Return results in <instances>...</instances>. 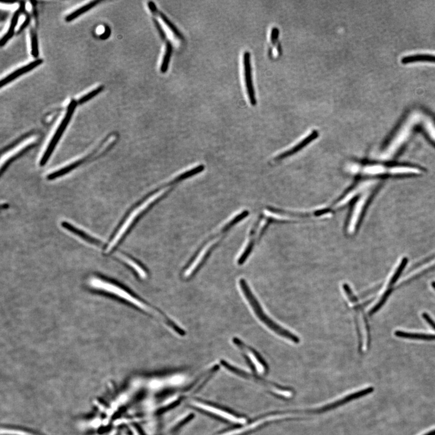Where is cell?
Instances as JSON below:
<instances>
[{
  "label": "cell",
  "instance_id": "9",
  "mask_svg": "<svg viewBox=\"0 0 435 435\" xmlns=\"http://www.w3.org/2000/svg\"><path fill=\"white\" fill-rule=\"evenodd\" d=\"M244 71H245V79L247 92L252 105H257L255 92L252 79V69L251 61V54L249 52H245L243 57Z\"/></svg>",
  "mask_w": 435,
  "mask_h": 435
},
{
  "label": "cell",
  "instance_id": "19",
  "mask_svg": "<svg viewBox=\"0 0 435 435\" xmlns=\"http://www.w3.org/2000/svg\"><path fill=\"white\" fill-rule=\"evenodd\" d=\"M388 167L382 165V164H371L364 166L362 169V172L364 174L371 175H383L387 173Z\"/></svg>",
  "mask_w": 435,
  "mask_h": 435
},
{
  "label": "cell",
  "instance_id": "23",
  "mask_svg": "<svg viewBox=\"0 0 435 435\" xmlns=\"http://www.w3.org/2000/svg\"><path fill=\"white\" fill-rule=\"evenodd\" d=\"M104 86H100L97 89L92 91L89 93L87 94L86 95L82 97L81 99H79L78 101V104L79 105H82L84 104V103L87 102L90 100L95 98V97L97 95H98L100 93H101L103 90H104Z\"/></svg>",
  "mask_w": 435,
  "mask_h": 435
},
{
  "label": "cell",
  "instance_id": "24",
  "mask_svg": "<svg viewBox=\"0 0 435 435\" xmlns=\"http://www.w3.org/2000/svg\"><path fill=\"white\" fill-rule=\"evenodd\" d=\"M32 55L35 58H38L39 55L38 51V39L36 33L32 29L31 31Z\"/></svg>",
  "mask_w": 435,
  "mask_h": 435
},
{
  "label": "cell",
  "instance_id": "2",
  "mask_svg": "<svg viewBox=\"0 0 435 435\" xmlns=\"http://www.w3.org/2000/svg\"><path fill=\"white\" fill-rule=\"evenodd\" d=\"M89 287L93 290L101 291V292L110 294L116 298L127 302L134 307L146 313L148 315L156 319L158 321L163 323L170 330L174 332L179 336H184L186 331L173 321L172 319L167 316L165 313L158 308L152 306L151 304L143 301V299L134 295L125 288L119 286L105 279L99 277H91L88 280Z\"/></svg>",
  "mask_w": 435,
  "mask_h": 435
},
{
  "label": "cell",
  "instance_id": "20",
  "mask_svg": "<svg viewBox=\"0 0 435 435\" xmlns=\"http://www.w3.org/2000/svg\"><path fill=\"white\" fill-rule=\"evenodd\" d=\"M172 46L171 43L167 42L166 47L165 54H164L162 64L161 66V72L166 73L168 69L169 64L172 54Z\"/></svg>",
  "mask_w": 435,
  "mask_h": 435
},
{
  "label": "cell",
  "instance_id": "12",
  "mask_svg": "<svg viewBox=\"0 0 435 435\" xmlns=\"http://www.w3.org/2000/svg\"><path fill=\"white\" fill-rule=\"evenodd\" d=\"M43 63V61L39 59V60H37L32 62L31 63L26 65V66L22 67V68L16 70V71L12 73L11 74L9 75L7 77L2 79L1 82H0V87L3 88L5 86V85L11 83V82L15 80V79H16L20 77V76L31 71V70L36 68L37 67L39 66L40 65L42 64Z\"/></svg>",
  "mask_w": 435,
  "mask_h": 435
},
{
  "label": "cell",
  "instance_id": "15",
  "mask_svg": "<svg viewBox=\"0 0 435 435\" xmlns=\"http://www.w3.org/2000/svg\"><path fill=\"white\" fill-rule=\"evenodd\" d=\"M396 337L403 338L405 339L432 341L435 340V335L423 333H408L402 331L395 332Z\"/></svg>",
  "mask_w": 435,
  "mask_h": 435
},
{
  "label": "cell",
  "instance_id": "10",
  "mask_svg": "<svg viewBox=\"0 0 435 435\" xmlns=\"http://www.w3.org/2000/svg\"><path fill=\"white\" fill-rule=\"evenodd\" d=\"M233 343L241 351L245 353L246 356L248 357L249 361L253 364V366L255 367L256 370L259 373L262 374V373L265 371V366H264L262 361L259 358L257 352H256L251 347L245 345V343L242 340L238 339V338H234Z\"/></svg>",
  "mask_w": 435,
  "mask_h": 435
},
{
  "label": "cell",
  "instance_id": "29",
  "mask_svg": "<svg viewBox=\"0 0 435 435\" xmlns=\"http://www.w3.org/2000/svg\"><path fill=\"white\" fill-rule=\"evenodd\" d=\"M423 435H435V429L434 430L428 431V433Z\"/></svg>",
  "mask_w": 435,
  "mask_h": 435
},
{
  "label": "cell",
  "instance_id": "8",
  "mask_svg": "<svg viewBox=\"0 0 435 435\" xmlns=\"http://www.w3.org/2000/svg\"><path fill=\"white\" fill-rule=\"evenodd\" d=\"M190 404L193 406L199 408V409L207 411V412L213 414V415L220 417V418L228 420L229 421L236 423V424H245L246 420L243 418H239V417L235 416L232 414L228 412L225 410L220 409L219 408L211 406L210 405L202 403V402L192 401Z\"/></svg>",
  "mask_w": 435,
  "mask_h": 435
},
{
  "label": "cell",
  "instance_id": "1",
  "mask_svg": "<svg viewBox=\"0 0 435 435\" xmlns=\"http://www.w3.org/2000/svg\"><path fill=\"white\" fill-rule=\"evenodd\" d=\"M188 178L186 172H182L172 180L167 182L141 199L131 208L120 223L110 243L106 247L105 253L109 254L118 246L145 214L171 192L173 187Z\"/></svg>",
  "mask_w": 435,
  "mask_h": 435
},
{
  "label": "cell",
  "instance_id": "26",
  "mask_svg": "<svg viewBox=\"0 0 435 435\" xmlns=\"http://www.w3.org/2000/svg\"><path fill=\"white\" fill-rule=\"evenodd\" d=\"M423 318L424 319L426 322H427L429 325H430L432 328L434 329L435 330V322L433 319H431V317L428 315L427 313H424L422 314Z\"/></svg>",
  "mask_w": 435,
  "mask_h": 435
},
{
  "label": "cell",
  "instance_id": "14",
  "mask_svg": "<svg viewBox=\"0 0 435 435\" xmlns=\"http://www.w3.org/2000/svg\"><path fill=\"white\" fill-rule=\"evenodd\" d=\"M117 258L122 260L126 265L130 267L140 279H145L148 277V272H147L145 267L141 265L140 263L137 262L136 261L133 260V259L122 254H119L117 256Z\"/></svg>",
  "mask_w": 435,
  "mask_h": 435
},
{
  "label": "cell",
  "instance_id": "16",
  "mask_svg": "<svg viewBox=\"0 0 435 435\" xmlns=\"http://www.w3.org/2000/svg\"><path fill=\"white\" fill-rule=\"evenodd\" d=\"M387 173L390 175L419 174L421 170L412 166H395L388 167Z\"/></svg>",
  "mask_w": 435,
  "mask_h": 435
},
{
  "label": "cell",
  "instance_id": "6",
  "mask_svg": "<svg viewBox=\"0 0 435 435\" xmlns=\"http://www.w3.org/2000/svg\"><path fill=\"white\" fill-rule=\"evenodd\" d=\"M35 136L34 133H30L21 137V139L14 145L9 147L6 149L4 153L2 154L1 161V171L4 172L7 167L10 165L11 162L20 157V155L24 154L28 150L30 149L35 144V141H31V138Z\"/></svg>",
  "mask_w": 435,
  "mask_h": 435
},
{
  "label": "cell",
  "instance_id": "17",
  "mask_svg": "<svg viewBox=\"0 0 435 435\" xmlns=\"http://www.w3.org/2000/svg\"><path fill=\"white\" fill-rule=\"evenodd\" d=\"M402 63L409 64L417 62H428L435 63V56L430 55H415L408 56L402 59Z\"/></svg>",
  "mask_w": 435,
  "mask_h": 435
},
{
  "label": "cell",
  "instance_id": "28",
  "mask_svg": "<svg viewBox=\"0 0 435 435\" xmlns=\"http://www.w3.org/2000/svg\"><path fill=\"white\" fill-rule=\"evenodd\" d=\"M30 22H31L30 17H28L27 18H26V19L25 21V22L23 23V25L22 26H21V27L20 28L19 31H18V34H20V33H21V32H22L23 31H24L25 29L28 27V25H29V23H30Z\"/></svg>",
  "mask_w": 435,
  "mask_h": 435
},
{
  "label": "cell",
  "instance_id": "18",
  "mask_svg": "<svg viewBox=\"0 0 435 435\" xmlns=\"http://www.w3.org/2000/svg\"><path fill=\"white\" fill-rule=\"evenodd\" d=\"M100 3H101V2L100 1H93L89 3V4L85 5V6H84V7L78 9V10H76L72 14L69 15L68 16L66 17V22H72V21L76 19V18L81 16L82 14L87 13V12L89 11L91 9L95 7L96 6L98 5L99 4H100Z\"/></svg>",
  "mask_w": 435,
  "mask_h": 435
},
{
  "label": "cell",
  "instance_id": "11",
  "mask_svg": "<svg viewBox=\"0 0 435 435\" xmlns=\"http://www.w3.org/2000/svg\"><path fill=\"white\" fill-rule=\"evenodd\" d=\"M318 137V131L314 130L310 134H308L306 137L303 139L301 142L297 143L296 145L278 155L277 156L275 157L274 160L275 161H280L283 160L285 158L291 156V155L299 151L300 150L305 148L308 144L312 142L314 140L316 139Z\"/></svg>",
  "mask_w": 435,
  "mask_h": 435
},
{
  "label": "cell",
  "instance_id": "22",
  "mask_svg": "<svg viewBox=\"0 0 435 435\" xmlns=\"http://www.w3.org/2000/svg\"><path fill=\"white\" fill-rule=\"evenodd\" d=\"M408 263V259L407 258H404L402 259L401 262L399 264V265L396 269L394 274H393L392 278L390 279L389 282V287H392L393 284L395 283L396 281H398V279L401 275L402 272L405 269V266H407Z\"/></svg>",
  "mask_w": 435,
  "mask_h": 435
},
{
  "label": "cell",
  "instance_id": "21",
  "mask_svg": "<svg viewBox=\"0 0 435 435\" xmlns=\"http://www.w3.org/2000/svg\"><path fill=\"white\" fill-rule=\"evenodd\" d=\"M392 292V288H389V289H388L386 292H384L380 301H379L377 304H376L375 306L372 308L371 311H369V314L370 316L373 315V314H374L375 313H377L378 311L380 310V308L383 307L385 303H386L387 299L389 298V297Z\"/></svg>",
  "mask_w": 435,
  "mask_h": 435
},
{
  "label": "cell",
  "instance_id": "13",
  "mask_svg": "<svg viewBox=\"0 0 435 435\" xmlns=\"http://www.w3.org/2000/svg\"><path fill=\"white\" fill-rule=\"evenodd\" d=\"M25 7V3L21 2L20 8L14 13L13 19L11 20L10 27L9 28L7 33L5 35V36L2 38L1 41H0V46L1 47L5 46L9 40L14 36L15 29L17 27L20 15L24 13Z\"/></svg>",
  "mask_w": 435,
  "mask_h": 435
},
{
  "label": "cell",
  "instance_id": "5",
  "mask_svg": "<svg viewBox=\"0 0 435 435\" xmlns=\"http://www.w3.org/2000/svg\"><path fill=\"white\" fill-rule=\"evenodd\" d=\"M113 144L114 141L113 140L110 141V142H105L99 146L98 148L89 152L86 156L79 158L78 160L73 161L72 162L67 164V165L61 167V168L50 173L47 178L49 180H53L63 177V176L67 174V173H69L72 170H74L76 167L82 165V164L87 162V161L88 162L89 161L96 159V158L101 156L102 154L108 151L109 149L111 148Z\"/></svg>",
  "mask_w": 435,
  "mask_h": 435
},
{
  "label": "cell",
  "instance_id": "4",
  "mask_svg": "<svg viewBox=\"0 0 435 435\" xmlns=\"http://www.w3.org/2000/svg\"><path fill=\"white\" fill-rule=\"evenodd\" d=\"M239 286L241 291L243 294L244 296L248 302L250 306L252 308L253 311L257 316L258 318L262 322L264 325H266L270 330H271L278 336L285 338L287 340L291 341L293 343L298 344L301 342L299 338L294 334L292 332H290L279 325L272 319L267 315L264 313L262 307L261 306L260 302H258L257 298L253 293L251 288L249 287L248 282H246L245 279L242 278L239 281Z\"/></svg>",
  "mask_w": 435,
  "mask_h": 435
},
{
  "label": "cell",
  "instance_id": "25",
  "mask_svg": "<svg viewBox=\"0 0 435 435\" xmlns=\"http://www.w3.org/2000/svg\"><path fill=\"white\" fill-rule=\"evenodd\" d=\"M158 14H159V16H160L161 19L163 20L164 23H165V24L167 26V27H168L170 29V31H171L173 33L175 34V36L179 38H181L182 35L180 31L178 30V29H177V28L175 27L174 25H173L172 23L170 22V21L168 19H167V18L162 13H159V12H158Z\"/></svg>",
  "mask_w": 435,
  "mask_h": 435
},
{
  "label": "cell",
  "instance_id": "3",
  "mask_svg": "<svg viewBox=\"0 0 435 435\" xmlns=\"http://www.w3.org/2000/svg\"><path fill=\"white\" fill-rule=\"evenodd\" d=\"M247 216V214L245 211H242L240 213L234 217L233 219H231L230 221L226 223L223 226L221 230L219 232V233L214 234L208 239L206 242L203 244L201 248H199L198 251L194 255V257L191 260L190 262L183 270L182 273V277L185 280H187L193 277L194 275L198 272V270L201 269V267L203 265L204 263L206 261L208 257L216 246L221 243L223 238H225L228 232L231 230L232 227L237 223L242 221Z\"/></svg>",
  "mask_w": 435,
  "mask_h": 435
},
{
  "label": "cell",
  "instance_id": "7",
  "mask_svg": "<svg viewBox=\"0 0 435 435\" xmlns=\"http://www.w3.org/2000/svg\"><path fill=\"white\" fill-rule=\"evenodd\" d=\"M77 104L78 102L75 101V100H72V101L70 102L68 107H67L66 116H65L64 119L62 120V122L60 125H59V127L57 129V131H55L54 136L52 138L51 142H49L45 152H43L42 157H41L40 160V164L41 166H45L46 163L48 162L50 157H51L56 146H57L59 141H60L62 136H63L65 130H66L67 127V125H69L70 120L72 119L73 114L75 112Z\"/></svg>",
  "mask_w": 435,
  "mask_h": 435
},
{
  "label": "cell",
  "instance_id": "27",
  "mask_svg": "<svg viewBox=\"0 0 435 435\" xmlns=\"http://www.w3.org/2000/svg\"><path fill=\"white\" fill-rule=\"evenodd\" d=\"M153 20H154V24H155V26H156V28H157V29L158 32H159V34L160 35V37L161 38H162V39H163V40L165 39V38H166L165 33H164V32L163 31L162 28L161 27V26L160 25L159 23H158L157 22L156 19H154Z\"/></svg>",
  "mask_w": 435,
  "mask_h": 435
}]
</instances>
